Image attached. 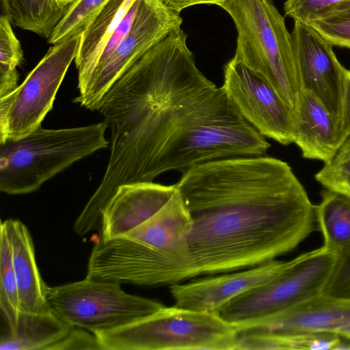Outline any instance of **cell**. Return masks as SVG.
<instances>
[{
	"label": "cell",
	"instance_id": "cell-9",
	"mask_svg": "<svg viewBox=\"0 0 350 350\" xmlns=\"http://www.w3.org/2000/svg\"><path fill=\"white\" fill-rule=\"evenodd\" d=\"M81 34L53 44L11 94L0 98V144L41 126L80 44Z\"/></svg>",
	"mask_w": 350,
	"mask_h": 350
},
{
	"label": "cell",
	"instance_id": "cell-27",
	"mask_svg": "<svg viewBox=\"0 0 350 350\" xmlns=\"http://www.w3.org/2000/svg\"><path fill=\"white\" fill-rule=\"evenodd\" d=\"M6 16L0 17V68L16 69L23 59L21 44Z\"/></svg>",
	"mask_w": 350,
	"mask_h": 350
},
{
	"label": "cell",
	"instance_id": "cell-17",
	"mask_svg": "<svg viewBox=\"0 0 350 350\" xmlns=\"http://www.w3.org/2000/svg\"><path fill=\"white\" fill-rule=\"evenodd\" d=\"M9 238L17 280L21 311L40 312L49 310V287L42 280L35 258L31 234L24 224L9 219L1 222Z\"/></svg>",
	"mask_w": 350,
	"mask_h": 350
},
{
	"label": "cell",
	"instance_id": "cell-19",
	"mask_svg": "<svg viewBox=\"0 0 350 350\" xmlns=\"http://www.w3.org/2000/svg\"><path fill=\"white\" fill-rule=\"evenodd\" d=\"M72 327L50 309L40 312L21 311L15 331L1 334L0 349L48 350Z\"/></svg>",
	"mask_w": 350,
	"mask_h": 350
},
{
	"label": "cell",
	"instance_id": "cell-20",
	"mask_svg": "<svg viewBox=\"0 0 350 350\" xmlns=\"http://www.w3.org/2000/svg\"><path fill=\"white\" fill-rule=\"evenodd\" d=\"M2 14L12 24L49 39L70 4L57 0H1Z\"/></svg>",
	"mask_w": 350,
	"mask_h": 350
},
{
	"label": "cell",
	"instance_id": "cell-24",
	"mask_svg": "<svg viewBox=\"0 0 350 350\" xmlns=\"http://www.w3.org/2000/svg\"><path fill=\"white\" fill-rule=\"evenodd\" d=\"M304 23L333 46L350 48V1L329 6Z\"/></svg>",
	"mask_w": 350,
	"mask_h": 350
},
{
	"label": "cell",
	"instance_id": "cell-21",
	"mask_svg": "<svg viewBox=\"0 0 350 350\" xmlns=\"http://www.w3.org/2000/svg\"><path fill=\"white\" fill-rule=\"evenodd\" d=\"M325 247L341 255L350 249V196L325 189L314 206Z\"/></svg>",
	"mask_w": 350,
	"mask_h": 350
},
{
	"label": "cell",
	"instance_id": "cell-22",
	"mask_svg": "<svg viewBox=\"0 0 350 350\" xmlns=\"http://www.w3.org/2000/svg\"><path fill=\"white\" fill-rule=\"evenodd\" d=\"M0 308L7 325L6 331L14 332L21 307L10 242L2 225L0 239Z\"/></svg>",
	"mask_w": 350,
	"mask_h": 350
},
{
	"label": "cell",
	"instance_id": "cell-10",
	"mask_svg": "<svg viewBox=\"0 0 350 350\" xmlns=\"http://www.w3.org/2000/svg\"><path fill=\"white\" fill-rule=\"evenodd\" d=\"M180 13L163 0H139L132 27L111 55L98 66L73 102L96 110L113 83L138 58L172 31L180 28Z\"/></svg>",
	"mask_w": 350,
	"mask_h": 350
},
{
	"label": "cell",
	"instance_id": "cell-32",
	"mask_svg": "<svg viewBox=\"0 0 350 350\" xmlns=\"http://www.w3.org/2000/svg\"><path fill=\"white\" fill-rule=\"evenodd\" d=\"M340 129L347 139L350 135V70L345 69L340 118Z\"/></svg>",
	"mask_w": 350,
	"mask_h": 350
},
{
	"label": "cell",
	"instance_id": "cell-5",
	"mask_svg": "<svg viewBox=\"0 0 350 350\" xmlns=\"http://www.w3.org/2000/svg\"><path fill=\"white\" fill-rule=\"evenodd\" d=\"M217 5L234 21V58L263 77L293 115L301 92L291 33L270 0H224Z\"/></svg>",
	"mask_w": 350,
	"mask_h": 350
},
{
	"label": "cell",
	"instance_id": "cell-26",
	"mask_svg": "<svg viewBox=\"0 0 350 350\" xmlns=\"http://www.w3.org/2000/svg\"><path fill=\"white\" fill-rule=\"evenodd\" d=\"M314 178L325 189L350 196V135Z\"/></svg>",
	"mask_w": 350,
	"mask_h": 350
},
{
	"label": "cell",
	"instance_id": "cell-8",
	"mask_svg": "<svg viewBox=\"0 0 350 350\" xmlns=\"http://www.w3.org/2000/svg\"><path fill=\"white\" fill-rule=\"evenodd\" d=\"M46 303L51 311L73 327L94 334L123 326L165 306L124 292L118 282L87 276L83 280L49 287Z\"/></svg>",
	"mask_w": 350,
	"mask_h": 350
},
{
	"label": "cell",
	"instance_id": "cell-11",
	"mask_svg": "<svg viewBox=\"0 0 350 350\" xmlns=\"http://www.w3.org/2000/svg\"><path fill=\"white\" fill-rule=\"evenodd\" d=\"M224 79L221 88L254 129L282 145L294 143V115L269 81L234 57L224 66Z\"/></svg>",
	"mask_w": 350,
	"mask_h": 350
},
{
	"label": "cell",
	"instance_id": "cell-2",
	"mask_svg": "<svg viewBox=\"0 0 350 350\" xmlns=\"http://www.w3.org/2000/svg\"><path fill=\"white\" fill-rule=\"evenodd\" d=\"M176 29L138 58L113 83L96 111L109 127L111 152L103 179L81 211L98 224L101 212L122 185L151 182L153 165L188 115L219 88L198 68Z\"/></svg>",
	"mask_w": 350,
	"mask_h": 350
},
{
	"label": "cell",
	"instance_id": "cell-29",
	"mask_svg": "<svg viewBox=\"0 0 350 350\" xmlns=\"http://www.w3.org/2000/svg\"><path fill=\"white\" fill-rule=\"evenodd\" d=\"M350 0H286L284 10L294 21L305 22L326 8Z\"/></svg>",
	"mask_w": 350,
	"mask_h": 350
},
{
	"label": "cell",
	"instance_id": "cell-4",
	"mask_svg": "<svg viewBox=\"0 0 350 350\" xmlns=\"http://www.w3.org/2000/svg\"><path fill=\"white\" fill-rule=\"evenodd\" d=\"M104 120L87 126L46 129L41 126L26 135L0 144V190L25 194L74 163L109 146Z\"/></svg>",
	"mask_w": 350,
	"mask_h": 350
},
{
	"label": "cell",
	"instance_id": "cell-7",
	"mask_svg": "<svg viewBox=\"0 0 350 350\" xmlns=\"http://www.w3.org/2000/svg\"><path fill=\"white\" fill-rule=\"evenodd\" d=\"M338 255L322 245L285 261L269 281L229 302L220 316L234 327L280 314L322 294Z\"/></svg>",
	"mask_w": 350,
	"mask_h": 350
},
{
	"label": "cell",
	"instance_id": "cell-30",
	"mask_svg": "<svg viewBox=\"0 0 350 350\" xmlns=\"http://www.w3.org/2000/svg\"><path fill=\"white\" fill-rule=\"evenodd\" d=\"M103 349V347L94 333L90 334L85 329L73 327L63 339L48 349Z\"/></svg>",
	"mask_w": 350,
	"mask_h": 350
},
{
	"label": "cell",
	"instance_id": "cell-16",
	"mask_svg": "<svg viewBox=\"0 0 350 350\" xmlns=\"http://www.w3.org/2000/svg\"><path fill=\"white\" fill-rule=\"evenodd\" d=\"M294 118V143L306 159L326 163L346 139L337 120L309 91L301 92Z\"/></svg>",
	"mask_w": 350,
	"mask_h": 350
},
{
	"label": "cell",
	"instance_id": "cell-13",
	"mask_svg": "<svg viewBox=\"0 0 350 350\" xmlns=\"http://www.w3.org/2000/svg\"><path fill=\"white\" fill-rule=\"evenodd\" d=\"M284 263L285 261L274 259L237 273L187 284H172L170 288L174 306L195 311L219 313L234 298L271 280Z\"/></svg>",
	"mask_w": 350,
	"mask_h": 350
},
{
	"label": "cell",
	"instance_id": "cell-1",
	"mask_svg": "<svg viewBox=\"0 0 350 350\" xmlns=\"http://www.w3.org/2000/svg\"><path fill=\"white\" fill-rule=\"evenodd\" d=\"M175 185L191 218L187 241L195 277L274 260L314 229V206L289 165L276 158L206 163Z\"/></svg>",
	"mask_w": 350,
	"mask_h": 350
},
{
	"label": "cell",
	"instance_id": "cell-14",
	"mask_svg": "<svg viewBox=\"0 0 350 350\" xmlns=\"http://www.w3.org/2000/svg\"><path fill=\"white\" fill-rule=\"evenodd\" d=\"M350 321V299L323 294L280 314L235 327L238 334L335 333Z\"/></svg>",
	"mask_w": 350,
	"mask_h": 350
},
{
	"label": "cell",
	"instance_id": "cell-18",
	"mask_svg": "<svg viewBox=\"0 0 350 350\" xmlns=\"http://www.w3.org/2000/svg\"><path fill=\"white\" fill-rule=\"evenodd\" d=\"M136 0H109L81 34L75 59L78 70V89L86 86L111 35Z\"/></svg>",
	"mask_w": 350,
	"mask_h": 350
},
{
	"label": "cell",
	"instance_id": "cell-6",
	"mask_svg": "<svg viewBox=\"0 0 350 350\" xmlns=\"http://www.w3.org/2000/svg\"><path fill=\"white\" fill-rule=\"evenodd\" d=\"M95 334L103 350H234L238 338L219 313L176 306Z\"/></svg>",
	"mask_w": 350,
	"mask_h": 350
},
{
	"label": "cell",
	"instance_id": "cell-28",
	"mask_svg": "<svg viewBox=\"0 0 350 350\" xmlns=\"http://www.w3.org/2000/svg\"><path fill=\"white\" fill-rule=\"evenodd\" d=\"M322 294L350 299V249L338 256L333 274Z\"/></svg>",
	"mask_w": 350,
	"mask_h": 350
},
{
	"label": "cell",
	"instance_id": "cell-3",
	"mask_svg": "<svg viewBox=\"0 0 350 350\" xmlns=\"http://www.w3.org/2000/svg\"><path fill=\"white\" fill-rule=\"evenodd\" d=\"M265 137L237 111L221 88L191 112L167 141L151 172L152 181L171 170L183 173L206 163L264 156Z\"/></svg>",
	"mask_w": 350,
	"mask_h": 350
},
{
	"label": "cell",
	"instance_id": "cell-12",
	"mask_svg": "<svg viewBox=\"0 0 350 350\" xmlns=\"http://www.w3.org/2000/svg\"><path fill=\"white\" fill-rule=\"evenodd\" d=\"M291 37L301 91L312 93L340 124L346 68L333 44L301 21H295Z\"/></svg>",
	"mask_w": 350,
	"mask_h": 350
},
{
	"label": "cell",
	"instance_id": "cell-34",
	"mask_svg": "<svg viewBox=\"0 0 350 350\" xmlns=\"http://www.w3.org/2000/svg\"><path fill=\"white\" fill-rule=\"evenodd\" d=\"M335 334L339 336L350 340V321L345 325L339 328Z\"/></svg>",
	"mask_w": 350,
	"mask_h": 350
},
{
	"label": "cell",
	"instance_id": "cell-23",
	"mask_svg": "<svg viewBox=\"0 0 350 350\" xmlns=\"http://www.w3.org/2000/svg\"><path fill=\"white\" fill-rule=\"evenodd\" d=\"M324 346L325 337L321 333L297 335L248 334H238L234 350H321Z\"/></svg>",
	"mask_w": 350,
	"mask_h": 350
},
{
	"label": "cell",
	"instance_id": "cell-35",
	"mask_svg": "<svg viewBox=\"0 0 350 350\" xmlns=\"http://www.w3.org/2000/svg\"><path fill=\"white\" fill-rule=\"evenodd\" d=\"M60 2H62V3H67V4H71L72 3H73L74 1H75L76 0H57Z\"/></svg>",
	"mask_w": 350,
	"mask_h": 350
},
{
	"label": "cell",
	"instance_id": "cell-15",
	"mask_svg": "<svg viewBox=\"0 0 350 350\" xmlns=\"http://www.w3.org/2000/svg\"><path fill=\"white\" fill-rule=\"evenodd\" d=\"M176 191V185L152 181L120 185L102 210L100 238L126 235L158 212Z\"/></svg>",
	"mask_w": 350,
	"mask_h": 350
},
{
	"label": "cell",
	"instance_id": "cell-25",
	"mask_svg": "<svg viewBox=\"0 0 350 350\" xmlns=\"http://www.w3.org/2000/svg\"><path fill=\"white\" fill-rule=\"evenodd\" d=\"M109 0H76L48 39L57 44L70 37L81 34L85 27Z\"/></svg>",
	"mask_w": 350,
	"mask_h": 350
},
{
	"label": "cell",
	"instance_id": "cell-31",
	"mask_svg": "<svg viewBox=\"0 0 350 350\" xmlns=\"http://www.w3.org/2000/svg\"><path fill=\"white\" fill-rule=\"evenodd\" d=\"M138 5L139 0H136L129 10L127 12L126 15L124 16L116 29L115 31L108 40L96 68L100 64H103L111 55V53L115 51L121 41L127 35L133 23Z\"/></svg>",
	"mask_w": 350,
	"mask_h": 350
},
{
	"label": "cell",
	"instance_id": "cell-33",
	"mask_svg": "<svg viewBox=\"0 0 350 350\" xmlns=\"http://www.w3.org/2000/svg\"><path fill=\"white\" fill-rule=\"evenodd\" d=\"M170 8L177 12L183 10L199 4H215L224 1V0H163Z\"/></svg>",
	"mask_w": 350,
	"mask_h": 350
}]
</instances>
